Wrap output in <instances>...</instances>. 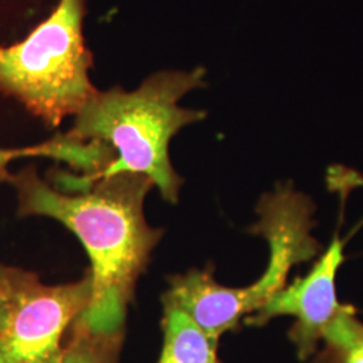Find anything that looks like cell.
I'll return each mask as SVG.
<instances>
[{"label":"cell","instance_id":"obj_1","mask_svg":"<svg viewBox=\"0 0 363 363\" xmlns=\"http://www.w3.org/2000/svg\"><path fill=\"white\" fill-rule=\"evenodd\" d=\"M21 217H49L74 234L91 259V303L79 318L93 333H124L139 277L162 240L151 226L144 201L152 182L123 172L66 191L39 178L34 167L13 174Z\"/></svg>","mask_w":363,"mask_h":363},{"label":"cell","instance_id":"obj_2","mask_svg":"<svg viewBox=\"0 0 363 363\" xmlns=\"http://www.w3.org/2000/svg\"><path fill=\"white\" fill-rule=\"evenodd\" d=\"M205 76L203 67L160 72L147 78L136 91L116 86L97 91L76 115L73 128L65 135L81 143L108 145L115 160L94 177L55 171L52 184L74 191L100 178L130 172L147 177L163 199L177 203L183 179L171 164L169 142L182 128L206 117L203 111L179 105L183 96L206 85Z\"/></svg>","mask_w":363,"mask_h":363},{"label":"cell","instance_id":"obj_3","mask_svg":"<svg viewBox=\"0 0 363 363\" xmlns=\"http://www.w3.org/2000/svg\"><path fill=\"white\" fill-rule=\"evenodd\" d=\"M84 15L85 0H58L26 39L0 46V91L52 128L99 91L89 79L93 55L82 35Z\"/></svg>","mask_w":363,"mask_h":363},{"label":"cell","instance_id":"obj_4","mask_svg":"<svg viewBox=\"0 0 363 363\" xmlns=\"http://www.w3.org/2000/svg\"><path fill=\"white\" fill-rule=\"evenodd\" d=\"M91 298L89 272L66 284L0 264V363H54Z\"/></svg>","mask_w":363,"mask_h":363},{"label":"cell","instance_id":"obj_5","mask_svg":"<svg viewBox=\"0 0 363 363\" xmlns=\"http://www.w3.org/2000/svg\"><path fill=\"white\" fill-rule=\"evenodd\" d=\"M256 211L259 222L249 232L262 237L269 249L268 264L259 279L240 286L249 315L259 308L288 283L289 272L315 259L322 250L312 235L315 205L291 183L277 184L272 193L261 196ZM247 315V316H249Z\"/></svg>","mask_w":363,"mask_h":363},{"label":"cell","instance_id":"obj_6","mask_svg":"<svg viewBox=\"0 0 363 363\" xmlns=\"http://www.w3.org/2000/svg\"><path fill=\"white\" fill-rule=\"evenodd\" d=\"M343 261V241L335 234L310 272L286 283L244 322L259 327L268 325L274 318H294L295 322L288 337L301 361L311 358L323 340L325 328L343 308L337 296V271Z\"/></svg>","mask_w":363,"mask_h":363},{"label":"cell","instance_id":"obj_7","mask_svg":"<svg viewBox=\"0 0 363 363\" xmlns=\"http://www.w3.org/2000/svg\"><path fill=\"white\" fill-rule=\"evenodd\" d=\"M163 307L184 313L206 335L220 337L234 331L247 318L238 286L220 284L213 269H191L169 279Z\"/></svg>","mask_w":363,"mask_h":363},{"label":"cell","instance_id":"obj_8","mask_svg":"<svg viewBox=\"0 0 363 363\" xmlns=\"http://www.w3.org/2000/svg\"><path fill=\"white\" fill-rule=\"evenodd\" d=\"M52 157L65 162L85 175H94L113 160V152L101 143H81L64 135H57L52 140L22 148H0V182H10L13 174L10 164L21 157Z\"/></svg>","mask_w":363,"mask_h":363},{"label":"cell","instance_id":"obj_9","mask_svg":"<svg viewBox=\"0 0 363 363\" xmlns=\"http://www.w3.org/2000/svg\"><path fill=\"white\" fill-rule=\"evenodd\" d=\"M163 308V346L157 363H220V340L206 335L181 311Z\"/></svg>","mask_w":363,"mask_h":363},{"label":"cell","instance_id":"obj_10","mask_svg":"<svg viewBox=\"0 0 363 363\" xmlns=\"http://www.w3.org/2000/svg\"><path fill=\"white\" fill-rule=\"evenodd\" d=\"M322 343L323 351L315 363H363V323L352 306L343 304L325 328Z\"/></svg>","mask_w":363,"mask_h":363},{"label":"cell","instance_id":"obj_11","mask_svg":"<svg viewBox=\"0 0 363 363\" xmlns=\"http://www.w3.org/2000/svg\"><path fill=\"white\" fill-rule=\"evenodd\" d=\"M124 333H93L78 319L73 325L62 357L54 363H118Z\"/></svg>","mask_w":363,"mask_h":363}]
</instances>
